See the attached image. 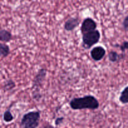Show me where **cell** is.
I'll return each mask as SVG.
<instances>
[{
	"mask_svg": "<svg viewBox=\"0 0 128 128\" xmlns=\"http://www.w3.org/2000/svg\"><path fill=\"white\" fill-rule=\"evenodd\" d=\"M70 106L73 110H95L99 108L100 102L92 95H86L82 97L74 98L70 101Z\"/></svg>",
	"mask_w": 128,
	"mask_h": 128,
	"instance_id": "obj_1",
	"label": "cell"
},
{
	"mask_svg": "<svg viewBox=\"0 0 128 128\" xmlns=\"http://www.w3.org/2000/svg\"><path fill=\"white\" fill-rule=\"evenodd\" d=\"M41 112L33 111L23 115L20 122V126L24 128H36L40 125Z\"/></svg>",
	"mask_w": 128,
	"mask_h": 128,
	"instance_id": "obj_2",
	"label": "cell"
},
{
	"mask_svg": "<svg viewBox=\"0 0 128 128\" xmlns=\"http://www.w3.org/2000/svg\"><path fill=\"white\" fill-rule=\"evenodd\" d=\"M101 38V33L98 30L86 32L82 34V47L85 50H89L97 44Z\"/></svg>",
	"mask_w": 128,
	"mask_h": 128,
	"instance_id": "obj_3",
	"label": "cell"
},
{
	"mask_svg": "<svg viewBox=\"0 0 128 128\" xmlns=\"http://www.w3.org/2000/svg\"><path fill=\"white\" fill-rule=\"evenodd\" d=\"M47 74V70L45 68L40 69L36 73L33 81H32V88L34 91H40L39 88L42 85Z\"/></svg>",
	"mask_w": 128,
	"mask_h": 128,
	"instance_id": "obj_4",
	"label": "cell"
},
{
	"mask_svg": "<svg viewBox=\"0 0 128 128\" xmlns=\"http://www.w3.org/2000/svg\"><path fill=\"white\" fill-rule=\"evenodd\" d=\"M97 22L91 18H86L82 22L81 26V32L82 34L96 30L97 28Z\"/></svg>",
	"mask_w": 128,
	"mask_h": 128,
	"instance_id": "obj_5",
	"label": "cell"
},
{
	"mask_svg": "<svg viewBox=\"0 0 128 128\" xmlns=\"http://www.w3.org/2000/svg\"><path fill=\"white\" fill-rule=\"evenodd\" d=\"M106 51L104 48L101 46H98L93 48L91 50L90 55H91V58L94 61H99L102 60V58L106 55Z\"/></svg>",
	"mask_w": 128,
	"mask_h": 128,
	"instance_id": "obj_6",
	"label": "cell"
},
{
	"mask_svg": "<svg viewBox=\"0 0 128 128\" xmlns=\"http://www.w3.org/2000/svg\"><path fill=\"white\" fill-rule=\"evenodd\" d=\"M80 19L78 18H70L64 22V28L67 31H72L80 25Z\"/></svg>",
	"mask_w": 128,
	"mask_h": 128,
	"instance_id": "obj_7",
	"label": "cell"
},
{
	"mask_svg": "<svg viewBox=\"0 0 128 128\" xmlns=\"http://www.w3.org/2000/svg\"><path fill=\"white\" fill-rule=\"evenodd\" d=\"M124 54L122 52L121 54H119L116 51H110V53L108 54V58L111 62H118L122 59L124 58Z\"/></svg>",
	"mask_w": 128,
	"mask_h": 128,
	"instance_id": "obj_8",
	"label": "cell"
},
{
	"mask_svg": "<svg viewBox=\"0 0 128 128\" xmlns=\"http://www.w3.org/2000/svg\"><path fill=\"white\" fill-rule=\"evenodd\" d=\"M12 38V34L11 32L6 30L2 29L0 31V40L2 42H8L11 41Z\"/></svg>",
	"mask_w": 128,
	"mask_h": 128,
	"instance_id": "obj_9",
	"label": "cell"
},
{
	"mask_svg": "<svg viewBox=\"0 0 128 128\" xmlns=\"http://www.w3.org/2000/svg\"><path fill=\"white\" fill-rule=\"evenodd\" d=\"M0 53H1V56L2 58H6L10 53V47L8 44H6V42L3 43L1 42L0 44Z\"/></svg>",
	"mask_w": 128,
	"mask_h": 128,
	"instance_id": "obj_10",
	"label": "cell"
},
{
	"mask_svg": "<svg viewBox=\"0 0 128 128\" xmlns=\"http://www.w3.org/2000/svg\"><path fill=\"white\" fill-rule=\"evenodd\" d=\"M14 104V103L11 104V106L9 107V108L6 111H5V112L3 114V120L4 122H12L14 120V116L12 114L11 111V108L12 105Z\"/></svg>",
	"mask_w": 128,
	"mask_h": 128,
	"instance_id": "obj_11",
	"label": "cell"
},
{
	"mask_svg": "<svg viewBox=\"0 0 128 128\" xmlns=\"http://www.w3.org/2000/svg\"><path fill=\"white\" fill-rule=\"evenodd\" d=\"M120 101L122 104H128V86L125 87L120 96Z\"/></svg>",
	"mask_w": 128,
	"mask_h": 128,
	"instance_id": "obj_12",
	"label": "cell"
},
{
	"mask_svg": "<svg viewBox=\"0 0 128 128\" xmlns=\"http://www.w3.org/2000/svg\"><path fill=\"white\" fill-rule=\"evenodd\" d=\"M15 86H16L15 82L12 80H8L4 82L2 89H3V90L4 91H8L12 90L13 88H14Z\"/></svg>",
	"mask_w": 128,
	"mask_h": 128,
	"instance_id": "obj_13",
	"label": "cell"
},
{
	"mask_svg": "<svg viewBox=\"0 0 128 128\" xmlns=\"http://www.w3.org/2000/svg\"><path fill=\"white\" fill-rule=\"evenodd\" d=\"M115 46H119L122 52H124L126 50H128V41H125L122 42L120 45H116Z\"/></svg>",
	"mask_w": 128,
	"mask_h": 128,
	"instance_id": "obj_14",
	"label": "cell"
},
{
	"mask_svg": "<svg viewBox=\"0 0 128 128\" xmlns=\"http://www.w3.org/2000/svg\"><path fill=\"white\" fill-rule=\"evenodd\" d=\"M122 26H123L124 30L128 32V14L126 16L122 21Z\"/></svg>",
	"mask_w": 128,
	"mask_h": 128,
	"instance_id": "obj_15",
	"label": "cell"
},
{
	"mask_svg": "<svg viewBox=\"0 0 128 128\" xmlns=\"http://www.w3.org/2000/svg\"><path fill=\"white\" fill-rule=\"evenodd\" d=\"M64 120V117H59V118H57L55 120V125H56V126H59V125H60L61 124H62V122H63Z\"/></svg>",
	"mask_w": 128,
	"mask_h": 128,
	"instance_id": "obj_16",
	"label": "cell"
}]
</instances>
